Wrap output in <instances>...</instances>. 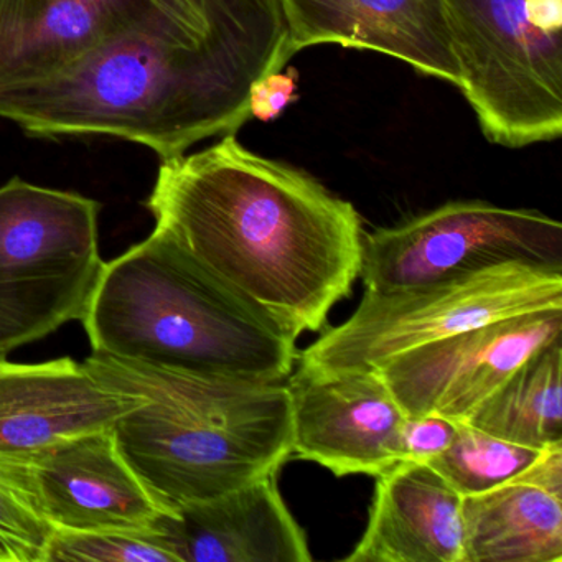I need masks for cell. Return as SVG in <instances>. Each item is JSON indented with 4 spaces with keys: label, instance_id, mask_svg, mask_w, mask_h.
<instances>
[{
    "label": "cell",
    "instance_id": "obj_14",
    "mask_svg": "<svg viewBox=\"0 0 562 562\" xmlns=\"http://www.w3.org/2000/svg\"><path fill=\"white\" fill-rule=\"evenodd\" d=\"M294 54L315 45L367 48L459 88L443 0H284Z\"/></svg>",
    "mask_w": 562,
    "mask_h": 562
},
{
    "label": "cell",
    "instance_id": "obj_21",
    "mask_svg": "<svg viewBox=\"0 0 562 562\" xmlns=\"http://www.w3.org/2000/svg\"><path fill=\"white\" fill-rule=\"evenodd\" d=\"M54 528L0 476V562H45Z\"/></svg>",
    "mask_w": 562,
    "mask_h": 562
},
{
    "label": "cell",
    "instance_id": "obj_13",
    "mask_svg": "<svg viewBox=\"0 0 562 562\" xmlns=\"http://www.w3.org/2000/svg\"><path fill=\"white\" fill-rule=\"evenodd\" d=\"M134 406V394L108 386L74 358H0V459H29L61 440L111 429Z\"/></svg>",
    "mask_w": 562,
    "mask_h": 562
},
{
    "label": "cell",
    "instance_id": "obj_19",
    "mask_svg": "<svg viewBox=\"0 0 562 562\" xmlns=\"http://www.w3.org/2000/svg\"><path fill=\"white\" fill-rule=\"evenodd\" d=\"M453 423L452 443L426 463L460 496L479 495L512 482L542 450L499 439L463 420Z\"/></svg>",
    "mask_w": 562,
    "mask_h": 562
},
{
    "label": "cell",
    "instance_id": "obj_18",
    "mask_svg": "<svg viewBox=\"0 0 562 562\" xmlns=\"http://www.w3.org/2000/svg\"><path fill=\"white\" fill-rule=\"evenodd\" d=\"M561 338L526 358L463 423L535 449L562 443Z\"/></svg>",
    "mask_w": 562,
    "mask_h": 562
},
{
    "label": "cell",
    "instance_id": "obj_20",
    "mask_svg": "<svg viewBox=\"0 0 562 562\" xmlns=\"http://www.w3.org/2000/svg\"><path fill=\"white\" fill-rule=\"evenodd\" d=\"M180 562L166 532L143 529H54L45 562Z\"/></svg>",
    "mask_w": 562,
    "mask_h": 562
},
{
    "label": "cell",
    "instance_id": "obj_11",
    "mask_svg": "<svg viewBox=\"0 0 562 562\" xmlns=\"http://www.w3.org/2000/svg\"><path fill=\"white\" fill-rule=\"evenodd\" d=\"M0 476L54 529L154 528L172 513L131 469L114 427L61 440L29 459H0Z\"/></svg>",
    "mask_w": 562,
    "mask_h": 562
},
{
    "label": "cell",
    "instance_id": "obj_22",
    "mask_svg": "<svg viewBox=\"0 0 562 562\" xmlns=\"http://www.w3.org/2000/svg\"><path fill=\"white\" fill-rule=\"evenodd\" d=\"M456 432V423L447 417L406 416L401 434V462H429L452 443Z\"/></svg>",
    "mask_w": 562,
    "mask_h": 562
},
{
    "label": "cell",
    "instance_id": "obj_3",
    "mask_svg": "<svg viewBox=\"0 0 562 562\" xmlns=\"http://www.w3.org/2000/svg\"><path fill=\"white\" fill-rule=\"evenodd\" d=\"M83 363L108 386L136 396L114 424L117 447L172 512L278 473L292 456L285 381L233 380L94 351Z\"/></svg>",
    "mask_w": 562,
    "mask_h": 562
},
{
    "label": "cell",
    "instance_id": "obj_4",
    "mask_svg": "<svg viewBox=\"0 0 562 562\" xmlns=\"http://www.w3.org/2000/svg\"><path fill=\"white\" fill-rule=\"evenodd\" d=\"M81 324L94 353L233 380L285 381L299 357L295 338L157 229L104 261Z\"/></svg>",
    "mask_w": 562,
    "mask_h": 562
},
{
    "label": "cell",
    "instance_id": "obj_17",
    "mask_svg": "<svg viewBox=\"0 0 562 562\" xmlns=\"http://www.w3.org/2000/svg\"><path fill=\"white\" fill-rule=\"evenodd\" d=\"M463 562H562V498L512 482L462 496Z\"/></svg>",
    "mask_w": 562,
    "mask_h": 562
},
{
    "label": "cell",
    "instance_id": "obj_10",
    "mask_svg": "<svg viewBox=\"0 0 562 562\" xmlns=\"http://www.w3.org/2000/svg\"><path fill=\"white\" fill-rule=\"evenodd\" d=\"M561 337L562 308H541L430 341L376 370L406 416L465 420L526 358Z\"/></svg>",
    "mask_w": 562,
    "mask_h": 562
},
{
    "label": "cell",
    "instance_id": "obj_7",
    "mask_svg": "<svg viewBox=\"0 0 562 562\" xmlns=\"http://www.w3.org/2000/svg\"><path fill=\"white\" fill-rule=\"evenodd\" d=\"M100 212L19 177L0 187V358L83 321L104 266Z\"/></svg>",
    "mask_w": 562,
    "mask_h": 562
},
{
    "label": "cell",
    "instance_id": "obj_2",
    "mask_svg": "<svg viewBox=\"0 0 562 562\" xmlns=\"http://www.w3.org/2000/svg\"><path fill=\"white\" fill-rule=\"evenodd\" d=\"M285 68L259 52L222 42L139 35L104 45L60 74L0 90V117L27 136L114 137L162 162L249 120V90Z\"/></svg>",
    "mask_w": 562,
    "mask_h": 562
},
{
    "label": "cell",
    "instance_id": "obj_16",
    "mask_svg": "<svg viewBox=\"0 0 562 562\" xmlns=\"http://www.w3.org/2000/svg\"><path fill=\"white\" fill-rule=\"evenodd\" d=\"M348 562H463L462 496L426 462L376 476L368 526Z\"/></svg>",
    "mask_w": 562,
    "mask_h": 562
},
{
    "label": "cell",
    "instance_id": "obj_1",
    "mask_svg": "<svg viewBox=\"0 0 562 562\" xmlns=\"http://www.w3.org/2000/svg\"><path fill=\"white\" fill-rule=\"evenodd\" d=\"M146 209L154 229L295 340L325 330L360 278L355 206L236 134L160 164Z\"/></svg>",
    "mask_w": 562,
    "mask_h": 562
},
{
    "label": "cell",
    "instance_id": "obj_8",
    "mask_svg": "<svg viewBox=\"0 0 562 562\" xmlns=\"http://www.w3.org/2000/svg\"><path fill=\"white\" fill-rule=\"evenodd\" d=\"M541 308H562V271L506 265L449 281L367 291L355 314L299 353L305 374L373 370L404 351Z\"/></svg>",
    "mask_w": 562,
    "mask_h": 562
},
{
    "label": "cell",
    "instance_id": "obj_6",
    "mask_svg": "<svg viewBox=\"0 0 562 562\" xmlns=\"http://www.w3.org/2000/svg\"><path fill=\"white\" fill-rule=\"evenodd\" d=\"M460 93L490 143L562 134V0H443Z\"/></svg>",
    "mask_w": 562,
    "mask_h": 562
},
{
    "label": "cell",
    "instance_id": "obj_9",
    "mask_svg": "<svg viewBox=\"0 0 562 562\" xmlns=\"http://www.w3.org/2000/svg\"><path fill=\"white\" fill-rule=\"evenodd\" d=\"M506 265L562 271V225L538 210L449 202L363 235L360 278L370 292L449 281Z\"/></svg>",
    "mask_w": 562,
    "mask_h": 562
},
{
    "label": "cell",
    "instance_id": "obj_24",
    "mask_svg": "<svg viewBox=\"0 0 562 562\" xmlns=\"http://www.w3.org/2000/svg\"><path fill=\"white\" fill-rule=\"evenodd\" d=\"M513 480L538 486L562 498V443L544 447L535 462Z\"/></svg>",
    "mask_w": 562,
    "mask_h": 562
},
{
    "label": "cell",
    "instance_id": "obj_5",
    "mask_svg": "<svg viewBox=\"0 0 562 562\" xmlns=\"http://www.w3.org/2000/svg\"><path fill=\"white\" fill-rule=\"evenodd\" d=\"M139 35L238 45L282 65L295 55L284 0H0V90Z\"/></svg>",
    "mask_w": 562,
    "mask_h": 562
},
{
    "label": "cell",
    "instance_id": "obj_12",
    "mask_svg": "<svg viewBox=\"0 0 562 562\" xmlns=\"http://www.w3.org/2000/svg\"><path fill=\"white\" fill-rule=\"evenodd\" d=\"M292 456L334 475L378 476L401 462L406 414L373 370L291 373Z\"/></svg>",
    "mask_w": 562,
    "mask_h": 562
},
{
    "label": "cell",
    "instance_id": "obj_15",
    "mask_svg": "<svg viewBox=\"0 0 562 562\" xmlns=\"http://www.w3.org/2000/svg\"><path fill=\"white\" fill-rule=\"evenodd\" d=\"M180 562H311L307 536L269 473L157 521Z\"/></svg>",
    "mask_w": 562,
    "mask_h": 562
},
{
    "label": "cell",
    "instance_id": "obj_23",
    "mask_svg": "<svg viewBox=\"0 0 562 562\" xmlns=\"http://www.w3.org/2000/svg\"><path fill=\"white\" fill-rule=\"evenodd\" d=\"M299 74L295 68L272 71L259 78L249 90V114L261 123H271L299 101Z\"/></svg>",
    "mask_w": 562,
    "mask_h": 562
}]
</instances>
